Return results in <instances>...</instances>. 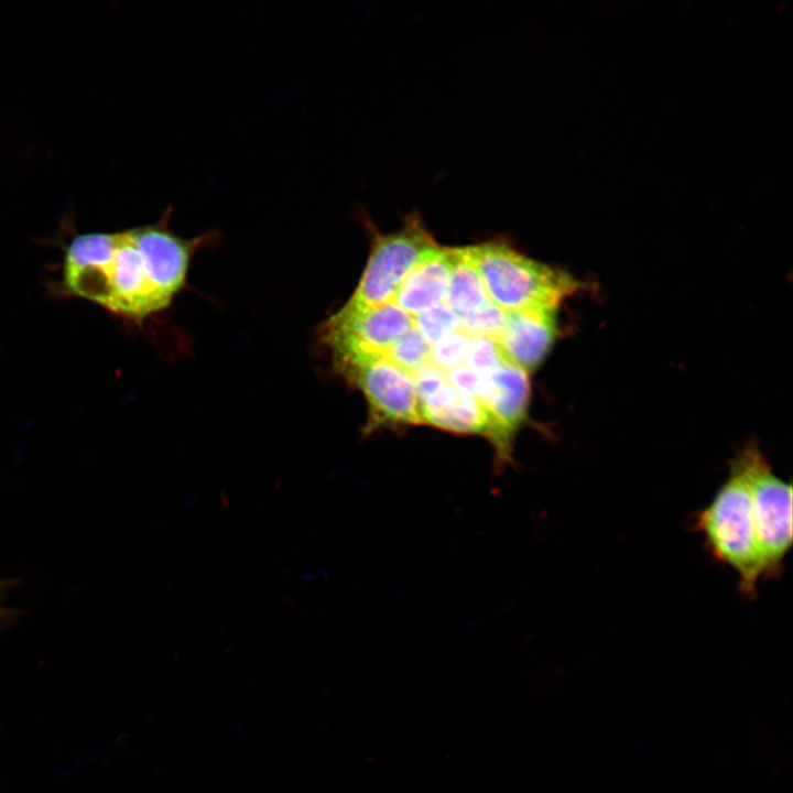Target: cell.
Wrapping results in <instances>:
<instances>
[{"label": "cell", "instance_id": "obj_15", "mask_svg": "<svg viewBox=\"0 0 793 793\" xmlns=\"http://www.w3.org/2000/svg\"><path fill=\"white\" fill-rule=\"evenodd\" d=\"M506 325V312L491 300L480 309L459 317V329L470 336H486L498 341Z\"/></svg>", "mask_w": 793, "mask_h": 793}, {"label": "cell", "instance_id": "obj_19", "mask_svg": "<svg viewBox=\"0 0 793 793\" xmlns=\"http://www.w3.org/2000/svg\"><path fill=\"white\" fill-rule=\"evenodd\" d=\"M1 588H2V585L0 584V590H1ZM1 612H2V611L0 610V618H1Z\"/></svg>", "mask_w": 793, "mask_h": 793}, {"label": "cell", "instance_id": "obj_1", "mask_svg": "<svg viewBox=\"0 0 793 793\" xmlns=\"http://www.w3.org/2000/svg\"><path fill=\"white\" fill-rule=\"evenodd\" d=\"M715 560L738 576L740 591L756 595L764 577L751 496L740 468L731 460L729 475L695 521Z\"/></svg>", "mask_w": 793, "mask_h": 793}, {"label": "cell", "instance_id": "obj_10", "mask_svg": "<svg viewBox=\"0 0 793 793\" xmlns=\"http://www.w3.org/2000/svg\"><path fill=\"white\" fill-rule=\"evenodd\" d=\"M452 259L448 248L427 251L409 271L393 302L411 316L417 315L446 298Z\"/></svg>", "mask_w": 793, "mask_h": 793}, {"label": "cell", "instance_id": "obj_7", "mask_svg": "<svg viewBox=\"0 0 793 793\" xmlns=\"http://www.w3.org/2000/svg\"><path fill=\"white\" fill-rule=\"evenodd\" d=\"M421 424L455 434L478 435L495 449L497 468L512 463L513 437L478 400L445 382L419 401Z\"/></svg>", "mask_w": 793, "mask_h": 793}, {"label": "cell", "instance_id": "obj_16", "mask_svg": "<svg viewBox=\"0 0 793 793\" xmlns=\"http://www.w3.org/2000/svg\"><path fill=\"white\" fill-rule=\"evenodd\" d=\"M507 359L509 358L495 339L486 336H471L465 365L478 376H485L496 370Z\"/></svg>", "mask_w": 793, "mask_h": 793}, {"label": "cell", "instance_id": "obj_13", "mask_svg": "<svg viewBox=\"0 0 793 793\" xmlns=\"http://www.w3.org/2000/svg\"><path fill=\"white\" fill-rule=\"evenodd\" d=\"M412 317L413 326L431 346L459 329V316L445 302Z\"/></svg>", "mask_w": 793, "mask_h": 793}, {"label": "cell", "instance_id": "obj_5", "mask_svg": "<svg viewBox=\"0 0 793 793\" xmlns=\"http://www.w3.org/2000/svg\"><path fill=\"white\" fill-rule=\"evenodd\" d=\"M338 371L367 400L369 417L363 430L421 424L419 399L412 376L380 355L334 360Z\"/></svg>", "mask_w": 793, "mask_h": 793}, {"label": "cell", "instance_id": "obj_12", "mask_svg": "<svg viewBox=\"0 0 793 793\" xmlns=\"http://www.w3.org/2000/svg\"><path fill=\"white\" fill-rule=\"evenodd\" d=\"M430 354L431 345L412 326L388 348L383 357L412 374L430 362Z\"/></svg>", "mask_w": 793, "mask_h": 793}, {"label": "cell", "instance_id": "obj_9", "mask_svg": "<svg viewBox=\"0 0 793 793\" xmlns=\"http://www.w3.org/2000/svg\"><path fill=\"white\" fill-rule=\"evenodd\" d=\"M479 378L477 400L513 437L528 420L529 373L507 359L496 370Z\"/></svg>", "mask_w": 793, "mask_h": 793}, {"label": "cell", "instance_id": "obj_11", "mask_svg": "<svg viewBox=\"0 0 793 793\" xmlns=\"http://www.w3.org/2000/svg\"><path fill=\"white\" fill-rule=\"evenodd\" d=\"M448 249L452 269L445 303L461 317L480 309L490 298L468 248Z\"/></svg>", "mask_w": 793, "mask_h": 793}, {"label": "cell", "instance_id": "obj_2", "mask_svg": "<svg viewBox=\"0 0 793 793\" xmlns=\"http://www.w3.org/2000/svg\"><path fill=\"white\" fill-rule=\"evenodd\" d=\"M489 298L504 312L557 307L583 289L569 273L520 253L501 240L468 246Z\"/></svg>", "mask_w": 793, "mask_h": 793}, {"label": "cell", "instance_id": "obj_8", "mask_svg": "<svg viewBox=\"0 0 793 793\" xmlns=\"http://www.w3.org/2000/svg\"><path fill=\"white\" fill-rule=\"evenodd\" d=\"M557 307L506 312V325L498 344L504 355L528 373L550 352L557 335Z\"/></svg>", "mask_w": 793, "mask_h": 793}, {"label": "cell", "instance_id": "obj_4", "mask_svg": "<svg viewBox=\"0 0 793 793\" xmlns=\"http://www.w3.org/2000/svg\"><path fill=\"white\" fill-rule=\"evenodd\" d=\"M371 231V246L360 281L344 305L363 308L392 302L405 275L430 250L438 247L420 214L412 211L393 232Z\"/></svg>", "mask_w": 793, "mask_h": 793}, {"label": "cell", "instance_id": "obj_3", "mask_svg": "<svg viewBox=\"0 0 793 793\" xmlns=\"http://www.w3.org/2000/svg\"><path fill=\"white\" fill-rule=\"evenodd\" d=\"M732 461L749 487L764 577L775 576L792 545V486L773 472L753 444Z\"/></svg>", "mask_w": 793, "mask_h": 793}, {"label": "cell", "instance_id": "obj_14", "mask_svg": "<svg viewBox=\"0 0 793 793\" xmlns=\"http://www.w3.org/2000/svg\"><path fill=\"white\" fill-rule=\"evenodd\" d=\"M471 336L458 329L431 346L430 362L443 372L465 365Z\"/></svg>", "mask_w": 793, "mask_h": 793}, {"label": "cell", "instance_id": "obj_18", "mask_svg": "<svg viewBox=\"0 0 793 793\" xmlns=\"http://www.w3.org/2000/svg\"><path fill=\"white\" fill-rule=\"evenodd\" d=\"M446 379L457 390L477 400L480 378L466 365L447 371Z\"/></svg>", "mask_w": 793, "mask_h": 793}, {"label": "cell", "instance_id": "obj_17", "mask_svg": "<svg viewBox=\"0 0 793 793\" xmlns=\"http://www.w3.org/2000/svg\"><path fill=\"white\" fill-rule=\"evenodd\" d=\"M419 401L425 399L447 382L446 374L431 362L425 363L411 374Z\"/></svg>", "mask_w": 793, "mask_h": 793}, {"label": "cell", "instance_id": "obj_6", "mask_svg": "<svg viewBox=\"0 0 793 793\" xmlns=\"http://www.w3.org/2000/svg\"><path fill=\"white\" fill-rule=\"evenodd\" d=\"M412 326L413 317L393 301L363 308L343 306L321 327V337L334 360L360 355L383 356Z\"/></svg>", "mask_w": 793, "mask_h": 793}]
</instances>
